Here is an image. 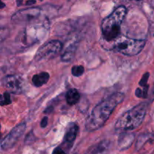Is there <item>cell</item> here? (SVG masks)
<instances>
[{"label":"cell","mask_w":154,"mask_h":154,"mask_svg":"<svg viewBox=\"0 0 154 154\" xmlns=\"http://www.w3.org/2000/svg\"><path fill=\"white\" fill-rule=\"evenodd\" d=\"M124 95L121 93H115L99 102L90 113L86 121V129L93 132L104 126L113 113L116 107L124 99Z\"/></svg>","instance_id":"1"},{"label":"cell","mask_w":154,"mask_h":154,"mask_svg":"<svg viewBox=\"0 0 154 154\" xmlns=\"http://www.w3.org/2000/svg\"><path fill=\"white\" fill-rule=\"evenodd\" d=\"M127 14V9L125 6H119L109 16L102 20V32L104 40L112 42L120 35L122 23Z\"/></svg>","instance_id":"2"},{"label":"cell","mask_w":154,"mask_h":154,"mask_svg":"<svg viewBox=\"0 0 154 154\" xmlns=\"http://www.w3.org/2000/svg\"><path fill=\"white\" fill-rule=\"evenodd\" d=\"M147 104L142 102L122 114L115 124L116 130L129 131L141 126L145 117Z\"/></svg>","instance_id":"3"},{"label":"cell","mask_w":154,"mask_h":154,"mask_svg":"<svg viewBox=\"0 0 154 154\" xmlns=\"http://www.w3.org/2000/svg\"><path fill=\"white\" fill-rule=\"evenodd\" d=\"M112 42L111 50L129 57L139 54L146 45L145 40L130 38L124 35H120Z\"/></svg>","instance_id":"4"},{"label":"cell","mask_w":154,"mask_h":154,"mask_svg":"<svg viewBox=\"0 0 154 154\" xmlns=\"http://www.w3.org/2000/svg\"><path fill=\"white\" fill-rule=\"evenodd\" d=\"M63 49V44L58 40H51L41 46L37 51L35 59L37 61L54 58L57 57Z\"/></svg>","instance_id":"5"},{"label":"cell","mask_w":154,"mask_h":154,"mask_svg":"<svg viewBox=\"0 0 154 154\" xmlns=\"http://www.w3.org/2000/svg\"><path fill=\"white\" fill-rule=\"evenodd\" d=\"M26 130V124L24 123H20L15 126L2 141L1 147L3 150H7L13 147L16 144L17 141L19 140Z\"/></svg>","instance_id":"6"},{"label":"cell","mask_w":154,"mask_h":154,"mask_svg":"<svg viewBox=\"0 0 154 154\" xmlns=\"http://www.w3.org/2000/svg\"><path fill=\"white\" fill-rule=\"evenodd\" d=\"M135 149L140 154H153L154 133H143L140 135L135 144Z\"/></svg>","instance_id":"7"},{"label":"cell","mask_w":154,"mask_h":154,"mask_svg":"<svg viewBox=\"0 0 154 154\" xmlns=\"http://www.w3.org/2000/svg\"><path fill=\"white\" fill-rule=\"evenodd\" d=\"M41 14V9L38 8H31L16 12L11 17V20L15 23H30L38 19Z\"/></svg>","instance_id":"8"},{"label":"cell","mask_w":154,"mask_h":154,"mask_svg":"<svg viewBox=\"0 0 154 154\" xmlns=\"http://www.w3.org/2000/svg\"><path fill=\"white\" fill-rule=\"evenodd\" d=\"M48 29V26H45V23L42 25H35L30 26L26 29L25 38H26L27 43L31 44V42H35L37 40H39L43 38L45 31Z\"/></svg>","instance_id":"9"},{"label":"cell","mask_w":154,"mask_h":154,"mask_svg":"<svg viewBox=\"0 0 154 154\" xmlns=\"http://www.w3.org/2000/svg\"><path fill=\"white\" fill-rule=\"evenodd\" d=\"M2 84L11 92L17 93L21 90L22 80L16 75H8L2 79Z\"/></svg>","instance_id":"10"},{"label":"cell","mask_w":154,"mask_h":154,"mask_svg":"<svg viewBox=\"0 0 154 154\" xmlns=\"http://www.w3.org/2000/svg\"><path fill=\"white\" fill-rule=\"evenodd\" d=\"M135 139V135L131 132L123 131L120 135L117 141V147L120 150H125L132 146Z\"/></svg>","instance_id":"11"},{"label":"cell","mask_w":154,"mask_h":154,"mask_svg":"<svg viewBox=\"0 0 154 154\" xmlns=\"http://www.w3.org/2000/svg\"><path fill=\"white\" fill-rule=\"evenodd\" d=\"M78 129H79V128H78V125H76L75 123H71L68 126L66 134H65L64 141L63 143L68 148H70L73 145L74 141H75L77 135L78 133Z\"/></svg>","instance_id":"12"},{"label":"cell","mask_w":154,"mask_h":154,"mask_svg":"<svg viewBox=\"0 0 154 154\" xmlns=\"http://www.w3.org/2000/svg\"><path fill=\"white\" fill-rule=\"evenodd\" d=\"M50 78V75L48 72H41V73L37 74V75H35L32 77V81L33 84H34L35 87H42L43 85L47 84V82L48 81Z\"/></svg>","instance_id":"13"},{"label":"cell","mask_w":154,"mask_h":154,"mask_svg":"<svg viewBox=\"0 0 154 154\" xmlns=\"http://www.w3.org/2000/svg\"><path fill=\"white\" fill-rule=\"evenodd\" d=\"M80 93L76 89H70L68 90L66 95V99L68 105H74L78 103L80 100Z\"/></svg>","instance_id":"14"},{"label":"cell","mask_w":154,"mask_h":154,"mask_svg":"<svg viewBox=\"0 0 154 154\" xmlns=\"http://www.w3.org/2000/svg\"><path fill=\"white\" fill-rule=\"evenodd\" d=\"M75 50H76V47L75 45H72V46L69 47L67 50H66L64 53L63 54L61 57V60L63 62H70L73 60L74 56L75 54Z\"/></svg>","instance_id":"15"},{"label":"cell","mask_w":154,"mask_h":154,"mask_svg":"<svg viewBox=\"0 0 154 154\" xmlns=\"http://www.w3.org/2000/svg\"><path fill=\"white\" fill-rule=\"evenodd\" d=\"M109 141H104L96 145V147L91 151L90 154H105L109 147Z\"/></svg>","instance_id":"16"},{"label":"cell","mask_w":154,"mask_h":154,"mask_svg":"<svg viewBox=\"0 0 154 154\" xmlns=\"http://www.w3.org/2000/svg\"><path fill=\"white\" fill-rule=\"evenodd\" d=\"M11 103V99L10 93L5 92L1 96V99H0V105L2 106L4 105H8Z\"/></svg>","instance_id":"17"},{"label":"cell","mask_w":154,"mask_h":154,"mask_svg":"<svg viewBox=\"0 0 154 154\" xmlns=\"http://www.w3.org/2000/svg\"><path fill=\"white\" fill-rule=\"evenodd\" d=\"M149 86H145V87H143V89L138 88L135 91V95H136L137 97L138 98H147V93H148L149 90Z\"/></svg>","instance_id":"18"},{"label":"cell","mask_w":154,"mask_h":154,"mask_svg":"<svg viewBox=\"0 0 154 154\" xmlns=\"http://www.w3.org/2000/svg\"><path fill=\"white\" fill-rule=\"evenodd\" d=\"M84 73V68L82 66H75L72 69V74L75 77H80Z\"/></svg>","instance_id":"19"},{"label":"cell","mask_w":154,"mask_h":154,"mask_svg":"<svg viewBox=\"0 0 154 154\" xmlns=\"http://www.w3.org/2000/svg\"><path fill=\"white\" fill-rule=\"evenodd\" d=\"M38 1L42 2V0H17V6H29L35 5Z\"/></svg>","instance_id":"20"},{"label":"cell","mask_w":154,"mask_h":154,"mask_svg":"<svg viewBox=\"0 0 154 154\" xmlns=\"http://www.w3.org/2000/svg\"><path fill=\"white\" fill-rule=\"evenodd\" d=\"M149 76H150V74H149L148 72H147V73H145L144 75H143L142 78H141V80L139 82V84L141 87H145V86H147V81H148Z\"/></svg>","instance_id":"21"},{"label":"cell","mask_w":154,"mask_h":154,"mask_svg":"<svg viewBox=\"0 0 154 154\" xmlns=\"http://www.w3.org/2000/svg\"><path fill=\"white\" fill-rule=\"evenodd\" d=\"M52 154H66V153L61 147H57L54 149Z\"/></svg>","instance_id":"22"},{"label":"cell","mask_w":154,"mask_h":154,"mask_svg":"<svg viewBox=\"0 0 154 154\" xmlns=\"http://www.w3.org/2000/svg\"><path fill=\"white\" fill-rule=\"evenodd\" d=\"M48 119L47 117H45L42 120V122H41V126L42 128H45L48 125Z\"/></svg>","instance_id":"23"},{"label":"cell","mask_w":154,"mask_h":154,"mask_svg":"<svg viewBox=\"0 0 154 154\" xmlns=\"http://www.w3.org/2000/svg\"><path fill=\"white\" fill-rule=\"evenodd\" d=\"M150 95H151L152 100H154V86H153V89H152V90H151V93H150Z\"/></svg>","instance_id":"24"},{"label":"cell","mask_w":154,"mask_h":154,"mask_svg":"<svg viewBox=\"0 0 154 154\" xmlns=\"http://www.w3.org/2000/svg\"><path fill=\"white\" fill-rule=\"evenodd\" d=\"M135 1H141V0H135Z\"/></svg>","instance_id":"25"}]
</instances>
